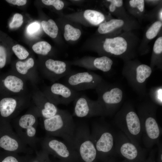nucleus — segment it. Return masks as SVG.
Instances as JSON below:
<instances>
[{
	"mask_svg": "<svg viewBox=\"0 0 162 162\" xmlns=\"http://www.w3.org/2000/svg\"><path fill=\"white\" fill-rule=\"evenodd\" d=\"M158 147V158L157 162H162V144L159 141L157 144Z\"/></svg>",
	"mask_w": 162,
	"mask_h": 162,
	"instance_id": "39",
	"label": "nucleus"
},
{
	"mask_svg": "<svg viewBox=\"0 0 162 162\" xmlns=\"http://www.w3.org/2000/svg\"><path fill=\"white\" fill-rule=\"evenodd\" d=\"M32 49L37 54L46 55L50 51L51 46L47 42L41 41L38 42L33 45Z\"/></svg>",
	"mask_w": 162,
	"mask_h": 162,
	"instance_id": "26",
	"label": "nucleus"
},
{
	"mask_svg": "<svg viewBox=\"0 0 162 162\" xmlns=\"http://www.w3.org/2000/svg\"><path fill=\"white\" fill-rule=\"evenodd\" d=\"M42 149L48 154L54 155L64 162L80 160L76 151L64 141L47 136L41 141Z\"/></svg>",
	"mask_w": 162,
	"mask_h": 162,
	"instance_id": "9",
	"label": "nucleus"
},
{
	"mask_svg": "<svg viewBox=\"0 0 162 162\" xmlns=\"http://www.w3.org/2000/svg\"><path fill=\"white\" fill-rule=\"evenodd\" d=\"M41 24L44 30L47 35L53 38L56 37L58 28L53 20L50 19L47 21H43Z\"/></svg>",
	"mask_w": 162,
	"mask_h": 162,
	"instance_id": "23",
	"label": "nucleus"
},
{
	"mask_svg": "<svg viewBox=\"0 0 162 162\" xmlns=\"http://www.w3.org/2000/svg\"><path fill=\"white\" fill-rule=\"evenodd\" d=\"M103 162H118L113 157L111 158L106 160L103 161Z\"/></svg>",
	"mask_w": 162,
	"mask_h": 162,
	"instance_id": "42",
	"label": "nucleus"
},
{
	"mask_svg": "<svg viewBox=\"0 0 162 162\" xmlns=\"http://www.w3.org/2000/svg\"><path fill=\"white\" fill-rule=\"evenodd\" d=\"M130 6L133 8H137L141 12H142L144 8V1L143 0H131L129 1Z\"/></svg>",
	"mask_w": 162,
	"mask_h": 162,
	"instance_id": "33",
	"label": "nucleus"
},
{
	"mask_svg": "<svg viewBox=\"0 0 162 162\" xmlns=\"http://www.w3.org/2000/svg\"><path fill=\"white\" fill-rule=\"evenodd\" d=\"M115 151L124 160L121 162H141L146 158V150L131 142L121 131L114 134Z\"/></svg>",
	"mask_w": 162,
	"mask_h": 162,
	"instance_id": "7",
	"label": "nucleus"
},
{
	"mask_svg": "<svg viewBox=\"0 0 162 162\" xmlns=\"http://www.w3.org/2000/svg\"><path fill=\"white\" fill-rule=\"evenodd\" d=\"M155 105L146 103L139 108L138 114L142 128V141L148 149L157 144L162 134V129L156 118Z\"/></svg>",
	"mask_w": 162,
	"mask_h": 162,
	"instance_id": "2",
	"label": "nucleus"
},
{
	"mask_svg": "<svg viewBox=\"0 0 162 162\" xmlns=\"http://www.w3.org/2000/svg\"><path fill=\"white\" fill-rule=\"evenodd\" d=\"M153 51L157 54H160L162 52V37H160L155 41Z\"/></svg>",
	"mask_w": 162,
	"mask_h": 162,
	"instance_id": "35",
	"label": "nucleus"
},
{
	"mask_svg": "<svg viewBox=\"0 0 162 162\" xmlns=\"http://www.w3.org/2000/svg\"><path fill=\"white\" fill-rule=\"evenodd\" d=\"M0 148L9 152H31L28 147L13 130L8 122L0 121Z\"/></svg>",
	"mask_w": 162,
	"mask_h": 162,
	"instance_id": "10",
	"label": "nucleus"
},
{
	"mask_svg": "<svg viewBox=\"0 0 162 162\" xmlns=\"http://www.w3.org/2000/svg\"><path fill=\"white\" fill-rule=\"evenodd\" d=\"M116 7L112 4L111 3L109 6V9L111 12H114L116 10Z\"/></svg>",
	"mask_w": 162,
	"mask_h": 162,
	"instance_id": "43",
	"label": "nucleus"
},
{
	"mask_svg": "<svg viewBox=\"0 0 162 162\" xmlns=\"http://www.w3.org/2000/svg\"><path fill=\"white\" fill-rule=\"evenodd\" d=\"M103 47L107 52L116 56H119L126 51L127 43L125 40L121 37L106 38Z\"/></svg>",
	"mask_w": 162,
	"mask_h": 162,
	"instance_id": "16",
	"label": "nucleus"
},
{
	"mask_svg": "<svg viewBox=\"0 0 162 162\" xmlns=\"http://www.w3.org/2000/svg\"><path fill=\"white\" fill-rule=\"evenodd\" d=\"M34 64L33 59L30 58L25 62L18 61L16 63V67L17 71L19 73L25 75L27 73L29 69L33 67Z\"/></svg>",
	"mask_w": 162,
	"mask_h": 162,
	"instance_id": "25",
	"label": "nucleus"
},
{
	"mask_svg": "<svg viewBox=\"0 0 162 162\" xmlns=\"http://www.w3.org/2000/svg\"><path fill=\"white\" fill-rule=\"evenodd\" d=\"M23 22L22 16L20 14L16 13L13 17V20L9 24V27L11 28H14L20 27Z\"/></svg>",
	"mask_w": 162,
	"mask_h": 162,
	"instance_id": "30",
	"label": "nucleus"
},
{
	"mask_svg": "<svg viewBox=\"0 0 162 162\" xmlns=\"http://www.w3.org/2000/svg\"><path fill=\"white\" fill-rule=\"evenodd\" d=\"M151 97L154 102L160 106L162 105V88L161 86L155 88L151 94Z\"/></svg>",
	"mask_w": 162,
	"mask_h": 162,
	"instance_id": "29",
	"label": "nucleus"
},
{
	"mask_svg": "<svg viewBox=\"0 0 162 162\" xmlns=\"http://www.w3.org/2000/svg\"><path fill=\"white\" fill-rule=\"evenodd\" d=\"M156 151L155 149H152L148 158L141 162H155V156Z\"/></svg>",
	"mask_w": 162,
	"mask_h": 162,
	"instance_id": "38",
	"label": "nucleus"
},
{
	"mask_svg": "<svg viewBox=\"0 0 162 162\" xmlns=\"http://www.w3.org/2000/svg\"><path fill=\"white\" fill-rule=\"evenodd\" d=\"M114 122L131 142L140 146L142 136L141 123L138 114L132 105H124L116 114Z\"/></svg>",
	"mask_w": 162,
	"mask_h": 162,
	"instance_id": "3",
	"label": "nucleus"
},
{
	"mask_svg": "<svg viewBox=\"0 0 162 162\" xmlns=\"http://www.w3.org/2000/svg\"><path fill=\"white\" fill-rule=\"evenodd\" d=\"M162 25V22L160 21H157L154 23L146 33V38L149 40L154 38L158 33Z\"/></svg>",
	"mask_w": 162,
	"mask_h": 162,
	"instance_id": "27",
	"label": "nucleus"
},
{
	"mask_svg": "<svg viewBox=\"0 0 162 162\" xmlns=\"http://www.w3.org/2000/svg\"><path fill=\"white\" fill-rule=\"evenodd\" d=\"M85 19L92 25H97L101 23L105 19L101 13L94 10H86L84 13Z\"/></svg>",
	"mask_w": 162,
	"mask_h": 162,
	"instance_id": "22",
	"label": "nucleus"
},
{
	"mask_svg": "<svg viewBox=\"0 0 162 162\" xmlns=\"http://www.w3.org/2000/svg\"><path fill=\"white\" fill-rule=\"evenodd\" d=\"M49 154L42 149L38 154V159L34 160L32 162H50L48 157Z\"/></svg>",
	"mask_w": 162,
	"mask_h": 162,
	"instance_id": "34",
	"label": "nucleus"
},
{
	"mask_svg": "<svg viewBox=\"0 0 162 162\" xmlns=\"http://www.w3.org/2000/svg\"><path fill=\"white\" fill-rule=\"evenodd\" d=\"M12 49L16 56L20 59H26L29 54L25 48L19 44L14 45L13 46Z\"/></svg>",
	"mask_w": 162,
	"mask_h": 162,
	"instance_id": "28",
	"label": "nucleus"
},
{
	"mask_svg": "<svg viewBox=\"0 0 162 162\" xmlns=\"http://www.w3.org/2000/svg\"><path fill=\"white\" fill-rule=\"evenodd\" d=\"M152 73L151 68L145 64L137 67L134 71L130 73H124L133 86L137 91H142L144 84Z\"/></svg>",
	"mask_w": 162,
	"mask_h": 162,
	"instance_id": "14",
	"label": "nucleus"
},
{
	"mask_svg": "<svg viewBox=\"0 0 162 162\" xmlns=\"http://www.w3.org/2000/svg\"><path fill=\"white\" fill-rule=\"evenodd\" d=\"M45 65L46 71L45 74L52 81L65 77L71 72L67 64L63 61L49 59L45 62Z\"/></svg>",
	"mask_w": 162,
	"mask_h": 162,
	"instance_id": "15",
	"label": "nucleus"
},
{
	"mask_svg": "<svg viewBox=\"0 0 162 162\" xmlns=\"http://www.w3.org/2000/svg\"><path fill=\"white\" fill-rule=\"evenodd\" d=\"M159 16L160 18V19L162 20V10H160V14H159Z\"/></svg>",
	"mask_w": 162,
	"mask_h": 162,
	"instance_id": "44",
	"label": "nucleus"
},
{
	"mask_svg": "<svg viewBox=\"0 0 162 162\" xmlns=\"http://www.w3.org/2000/svg\"><path fill=\"white\" fill-rule=\"evenodd\" d=\"M38 112L44 119L50 118L55 116L59 109L57 106L44 97L38 103Z\"/></svg>",
	"mask_w": 162,
	"mask_h": 162,
	"instance_id": "18",
	"label": "nucleus"
},
{
	"mask_svg": "<svg viewBox=\"0 0 162 162\" xmlns=\"http://www.w3.org/2000/svg\"><path fill=\"white\" fill-rule=\"evenodd\" d=\"M90 133L97 151L98 159L104 161L116 154L114 133L108 126L98 123H94Z\"/></svg>",
	"mask_w": 162,
	"mask_h": 162,
	"instance_id": "4",
	"label": "nucleus"
},
{
	"mask_svg": "<svg viewBox=\"0 0 162 162\" xmlns=\"http://www.w3.org/2000/svg\"><path fill=\"white\" fill-rule=\"evenodd\" d=\"M42 2L47 5H53L57 10H60L63 8L64 3L59 0H42Z\"/></svg>",
	"mask_w": 162,
	"mask_h": 162,
	"instance_id": "31",
	"label": "nucleus"
},
{
	"mask_svg": "<svg viewBox=\"0 0 162 162\" xmlns=\"http://www.w3.org/2000/svg\"><path fill=\"white\" fill-rule=\"evenodd\" d=\"M38 123L37 115L30 112L23 115L13 122L15 132L32 149H36L39 140L36 136Z\"/></svg>",
	"mask_w": 162,
	"mask_h": 162,
	"instance_id": "6",
	"label": "nucleus"
},
{
	"mask_svg": "<svg viewBox=\"0 0 162 162\" xmlns=\"http://www.w3.org/2000/svg\"><path fill=\"white\" fill-rule=\"evenodd\" d=\"M74 101L73 116L90 118L104 116L103 109L97 100H93L85 94H80Z\"/></svg>",
	"mask_w": 162,
	"mask_h": 162,
	"instance_id": "12",
	"label": "nucleus"
},
{
	"mask_svg": "<svg viewBox=\"0 0 162 162\" xmlns=\"http://www.w3.org/2000/svg\"><path fill=\"white\" fill-rule=\"evenodd\" d=\"M64 30V37L67 41L77 40L81 34V32L80 29L75 28L69 24L65 26Z\"/></svg>",
	"mask_w": 162,
	"mask_h": 162,
	"instance_id": "24",
	"label": "nucleus"
},
{
	"mask_svg": "<svg viewBox=\"0 0 162 162\" xmlns=\"http://www.w3.org/2000/svg\"><path fill=\"white\" fill-rule=\"evenodd\" d=\"M22 106L14 98H3L0 101V115L2 118L8 119L14 117Z\"/></svg>",
	"mask_w": 162,
	"mask_h": 162,
	"instance_id": "17",
	"label": "nucleus"
},
{
	"mask_svg": "<svg viewBox=\"0 0 162 162\" xmlns=\"http://www.w3.org/2000/svg\"><path fill=\"white\" fill-rule=\"evenodd\" d=\"M103 80L101 76L92 72H71L65 76L64 84L78 92L95 89Z\"/></svg>",
	"mask_w": 162,
	"mask_h": 162,
	"instance_id": "11",
	"label": "nucleus"
},
{
	"mask_svg": "<svg viewBox=\"0 0 162 162\" xmlns=\"http://www.w3.org/2000/svg\"><path fill=\"white\" fill-rule=\"evenodd\" d=\"M43 126L48 136L62 138L75 149L74 138L76 125L72 115L68 111L59 109L54 116L44 119Z\"/></svg>",
	"mask_w": 162,
	"mask_h": 162,
	"instance_id": "1",
	"label": "nucleus"
},
{
	"mask_svg": "<svg viewBox=\"0 0 162 162\" xmlns=\"http://www.w3.org/2000/svg\"><path fill=\"white\" fill-rule=\"evenodd\" d=\"M1 162H20L18 159L13 154H10L6 156Z\"/></svg>",
	"mask_w": 162,
	"mask_h": 162,
	"instance_id": "37",
	"label": "nucleus"
},
{
	"mask_svg": "<svg viewBox=\"0 0 162 162\" xmlns=\"http://www.w3.org/2000/svg\"><path fill=\"white\" fill-rule=\"evenodd\" d=\"M124 24L122 20L113 19L101 24L98 29L99 32L104 34L110 32L114 30L122 27Z\"/></svg>",
	"mask_w": 162,
	"mask_h": 162,
	"instance_id": "21",
	"label": "nucleus"
},
{
	"mask_svg": "<svg viewBox=\"0 0 162 162\" xmlns=\"http://www.w3.org/2000/svg\"><path fill=\"white\" fill-rule=\"evenodd\" d=\"M46 97L56 105H68L80 94L64 84L55 83L46 92Z\"/></svg>",
	"mask_w": 162,
	"mask_h": 162,
	"instance_id": "13",
	"label": "nucleus"
},
{
	"mask_svg": "<svg viewBox=\"0 0 162 162\" xmlns=\"http://www.w3.org/2000/svg\"><path fill=\"white\" fill-rule=\"evenodd\" d=\"M7 54L6 50L2 46H0V68L4 67L6 64Z\"/></svg>",
	"mask_w": 162,
	"mask_h": 162,
	"instance_id": "36",
	"label": "nucleus"
},
{
	"mask_svg": "<svg viewBox=\"0 0 162 162\" xmlns=\"http://www.w3.org/2000/svg\"><path fill=\"white\" fill-rule=\"evenodd\" d=\"M112 64L113 61L110 58L103 56L95 58L92 61V65L89 69H96L107 72L111 69Z\"/></svg>",
	"mask_w": 162,
	"mask_h": 162,
	"instance_id": "20",
	"label": "nucleus"
},
{
	"mask_svg": "<svg viewBox=\"0 0 162 162\" xmlns=\"http://www.w3.org/2000/svg\"><path fill=\"white\" fill-rule=\"evenodd\" d=\"M74 145L80 160L82 162H96L98 159L97 151L92 140L89 128L86 124L76 126Z\"/></svg>",
	"mask_w": 162,
	"mask_h": 162,
	"instance_id": "5",
	"label": "nucleus"
},
{
	"mask_svg": "<svg viewBox=\"0 0 162 162\" xmlns=\"http://www.w3.org/2000/svg\"><path fill=\"white\" fill-rule=\"evenodd\" d=\"M95 89L98 95L97 100L103 109L104 115H112L122 100V90L118 87H112L103 80Z\"/></svg>",
	"mask_w": 162,
	"mask_h": 162,
	"instance_id": "8",
	"label": "nucleus"
},
{
	"mask_svg": "<svg viewBox=\"0 0 162 162\" xmlns=\"http://www.w3.org/2000/svg\"><path fill=\"white\" fill-rule=\"evenodd\" d=\"M107 1L110 2L118 7H121L123 4V1L122 0H108Z\"/></svg>",
	"mask_w": 162,
	"mask_h": 162,
	"instance_id": "41",
	"label": "nucleus"
},
{
	"mask_svg": "<svg viewBox=\"0 0 162 162\" xmlns=\"http://www.w3.org/2000/svg\"><path fill=\"white\" fill-rule=\"evenodd\" d=\"M5 86L10 91L14 93L20 92L23 89L24 83L19 78L14 76L9 75L4 81Z\"/></svg>",
	"mask_w": 162,
	"mask_h": 162,
	"instance_id": "19",
	"label": "nucleus"
},
{
	"mask_svg": "<svg viewBox=\"0 0 162 162\" xmlns=\"http://www.w3.org/2000/svg\"><path fill=\"white\" fill-rule=\"evenodd\" d=\"M64 162V161H61V162Z\"/></svg>",
	"mask_w": 162,
	"mask_h": 162,
	"instance_id": "45",
	"label": "nucleus"
},
{
	"mask_svg": "<svg viewBox=\"0 0 162 162\" xmlns=\"http://www.w3.org/2000/svg\"><path fill=\"white\" fill-rule=\"evenodd\" d=\"M40 28L39 23L37 22H34L31 23L28 26L27 28V32L29 35H32L37 33Z\"/></svg>",
	"mask_w": 162,
	"mask_h": 162,
	"instance_id": "32",
	"label": "nucleus"
},
{
	"mask_svg": "<svg viewBox=\"0 0 162 162\" xmlns=\"http://www.w3.org/2000/svg\"><path fill=\"white\" fill-rule=\"evenodd\" d=\"M6 1L10 4L18 6L24 5L27 2V1L25 0H7Z\"/></svg>",
	"mask_w": 162,
	"mask_h": 162,
	"instance_id": "40",
	"label": "nucleus"
}]
</instances>
